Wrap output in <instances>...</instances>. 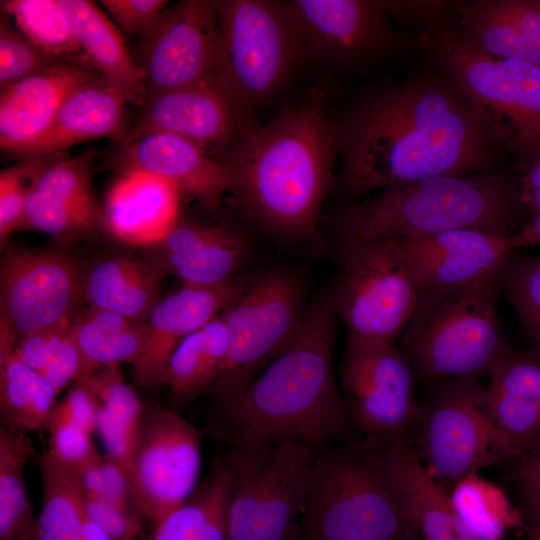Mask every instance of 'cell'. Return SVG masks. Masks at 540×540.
I'll list each match as a JSON object with an SVG mask.
<instances>
[{
	"instance_id": "obj_43",
	"label": "cell",
	"mask_w": 540,
	"mask_h": 540,
	"mask_svg": "<svg viewBox=\"0 0 540 540\" xmlns=\"http://www.w3.org/2000/svg\"><path fill=\"white\" fill-rule=\"evenodd\" d=\"M52 157L27 156L14 166L0 172V247L6 246L13 232L24 226L25 207L32 179L50 162Z\"/></svg>"
},
{
	"instance_id": "obj_33",
	"label": "cell",
	"mask_w": 540,
	"mask_h": 540,
	"mask_svg": "<svg viewBox=\"0 0 540 540\" xmlns=\"http://www.w3.org/2000/svg\"><path fill=\"white\" fill-rule=\"evenodd\" d=\"M391 447L418 534L423 540H450L456 516L451 494L428 473L408 437L391 439Z\"/></svg>"
},
{
	"instance_id": "obj_15",
	"label": "cell",
	"mask_w": 540,
	"mask_h": 540,
	"mask_svg": "<svg viewBox=\"0 0 540 540\" xmlns=\"http://www.w3.org/2000/svg\"><path fill=\"white\" fill-rule=\"evenodd\" d=\"M219 50L218 1L182 0L160 14L131 53L148 96L216 78Z\"/></svg>"
},
{
	"instance_id": "obj_42",
	"label": "cell",
	"mask_w": 540,
	"mask_h": 540,
	"mask_svg": "<svg viewBox=\"0 0 540 540\" xmlns=\"http://www.w3.org/2000/svg\"><path fill=\"white\" fill-rule=\"evenodd\" d=\"M516 313L531 348L540 352V255L512 253L502 277V288Z\"/></svg>"
},
{
	"instance_id": "obj_48",
	"label": "cell",
	"mask_w": 540,
	"mask_h": 540,
	"mask_svg": "<svg viewBox=\"0 0 540 540\" xmlns=\"http://www.w3.org/2000/svg\"><path fill=\"white\" fill-rule=\"evenodd\" d=\"M517 184L528 218L540 215V153L522 165Z\"/></svg>"
},
{
	"instance_id": "obj_28",
	"label": "cell",
	"mask_w": 540,
	"mask_h": 540,
	"mask_svg": "<svg viewBox=\"0 0 540 540\" xmlns=\"http://www.w3.org/2000/svg\"><path fill=\"white\" fill-rule=\"evenodd\" d=\"M128 100L99 75L75 90L64 102L45 135L22 157L52 155L97 138L121 142L128 130Z\"/></svg>"
},
{
	"instance_id": "obj_17",
	"label": "cell",
	"mask_w": 540,
	"mask_h": 540,
	"mask_svg": "<svg viewBox=\"0 0 540 540\" xmlns=\"http://www.w3.org/2000/svg\"><path fill=\"white\" fill-rule=\"evenodd\" d=\"M251 125L249 114L212 78L148 95L121 142L166 132L197 144L221 161Z\"/></svg>"
},
{
	"instance_id": "obj_11",
	"label": "cell",
	"mask_w": 540,
	"mask_h": 540,
	"mask_svg": "<svg viewBox=\"0 0 540 540\" xmlns=\"http://www.w3.org/2000/svg\"><path fill=\"white\" fill-rule=\"evenodd\" d=\"M340 275L332 293L346 341L395 344L416 307L417 290L398 239L337 242Z\"/></svg>"
},
{
	"instance_id": "obj_20",
	"label": "cell",
	"mask_w": 540,
	"mask_h": 540,
	"mask_svg": "<svg viewBox=\"0 0 540 540\" xmlns=\"http://www.w3.org/2000/svg\"><path fill=\"white\" fill-rule=\"evenodd\" d=\"M102 164L118 174L156 177L174 187L181 198L197 200L210 208L218 207L229 192L223 164L197 144L171 133L151 132L116 143Z\"/></svg>"
},
{
	"instance_id": "obj_12",
	"label": "cell",
	"mask_w": 540,
	"mask_h": 540,
	"mask_svg": "<svg viewBox=\"0 0 540 540\" xmlns=\"http://www.w3.org/2000/svg\"><path fill=\"white\" fill-rule=\"evenodd\" d=\"M305 310L302 285L290 272L272 270L242 284L220 313L228 331V351L209 400L245 387L290 343Z\"/></svg>"
},
{
	"instance_id": "obj_49",
	"label": "cell",
	"mask_w": 540,
	"mask_h": 540,
	"mask_svg": "<svg viewBox=\"0 0 540 540\" xmlns=\"http://www.w3.org/2000/svg\"><path fill=\"white\" fill-rule=\"evenodd\" d=\"M510 241L513 251L540 246V215L529 219L517 234L510 237Z\"/></svg>"
},
{
	"instance_id": "obj_22",
	"label": "cell",
	"mask_w": 540,
	"mask_h": 540,
	"mask_svg": "<svg viewBox=\"0 0 540 540\" xmlns=\"http://www.w3.org/2000/svg\"><path fill=\"white\" fill-rule=\"evenodd\" d=\"M99 75L83 57L57 62L1 89V149L23 155L45 135L67 98Z\"/></svg>"
},
{
	"instance_id": "obj_1",
	"label": "cell",
	"mask_w": 540,
	"mask_h": 540,
	"mask_svg": "<svg viewBox=\"0 0 540 540\" xmlns=\"http://www.w3.org/2000/svg\"><path fill=\"white\" fill-rule=\"evenodd\" d=\"M336 126L348 202L429 177L492 169L503 148L445 73L371 92Z\"/></svg>"
},
{
	"instance_id": "obj_18",
	"label": "cell",
	"mask_w": 540,
	"mask_h": 540,
	"mask_svg": "<svg viewBox=\"0 0 540 540\" xmlns=\"http://www.w3.org/2000/svg\"><path fill=\"white\" fill-rule=\"evenodd\" d=\"M306 55L316 61L360 66L398 49L402 38L382 1L289 0Z\"/></svg>"
},
{
	"instance_id": "obj_37",
	"label": "cell",
	"mask_w": 540,
	"mask_h": 540,
	"mask_svg": "<svg viewBox=\"0 0 540 540\" xmlns=\"http://www.w3.org/2000/svg\"><path fill=\"white\" fill-rule=\"evenodd\" d=\"M76 315L20 337L14 352L19 360L39 373L58 393L71 383L98 371L84 357L74 337Z\"/></svg>"
},
{
	"instance_id": "obj_23",
	"label": "cell",
	"mask_w": 540,
	"mask_h": 540,
	"mask_svg": "<svg viewBox=\"0 0 540 540\" xmlns=\"http://www.w3.org/2000/svg\"><path fill=\"white\" fill-rule=\"evenodd\" d=\"M241 286L233 281L216 286L184 284L177 292L160 298L145 320L146 344L131 366L134 383L151 391L165 385L167 367L177 346L219 316Z\"/></svg>"
},
{
	"instance_id": "obj_21",
	"label": "cell",
	"mask_w": 540,
	"mask_h": 540,
	"mask_svg": "<svg viewBox=\"0 0 540 540\" xmlns=\"http://www.w3.org/2000/svg\"><path fill=\"white\" fill-rule=\"evenodd\" d=\"M398 243L418 291L503 276L514 252L510 237L475 229L403 238Z\"/></svg>"
},
{
	"instance_id": "obj_46",
	"label": "cell",
	"mask_w": 540,
	"mask_h": 540,
	"mask_svg": "<svg viewBox=\"0 0 540 540\" xmlns=\"http://www.w3.org/2000/svg\"><path fill=\"white\" fill-rule=\"evenodd\" d=\"M119 28L130 37H140L169 6L167 0H101Z\"/></svg>"
},
{
	"instance_id": "obj_25",
	"label": "cell",
	"mask_w": 540,
	"mask_h": 540,
	"mask_svg": "<svg viewBox=\"0 0 540 540\" xmlns=\"http://www.w3.org/2000/svg\"><path fill=\"white\" fill-rule=\"evenodd\" d=\"M457 14L455 30L475 51L540 65V0H479Z\"/></svg>"
},
{
	"instance_id": "obj_45",
	"label": "cell",
	"mask_w": 540,
	"mask_h": 540,
	"mask_svg": "<svg viewBox=\"0 0 540 540\" xmlns=\"http://www.w3.org/2000/svg\"><path fill=\"white\" fill-rule=\"evenodd\" d=\"M85 513L114 540H143V519L116 504L94 494L84 492Z\"/></svg>"
},
{
	"instance_id": "obj_5",
	"label": "cell",
	"mask_w": 540,
	"mask_h": 540,
	"mask_svg": "<svg viewBox=\"0 0 540 540\" xmlns=\"http://www.w3.org/2000/svg\"><path fill=\"white\" fill-rule=\"evenodd\" d=\"M302 540H414L391 439L364 436L316 453Z\"/></svg>"
},
{
	"instance_id": "obj_41",
	"label": "cell",
	"mask_w": 540,
	"mask_h": 540,
	"mask_svg": "<svg viewBox=\"0 0 540 540\" xmlns=\"http://www.w3.org/2000/svg\"><path fill=\"white\" fill-rule=\"evenodd\" d=\"M1 11L48 56L60 61L84 57L60 0H2Z\"/></svg>"
},
{
	"instance_id": "obj_13",
	"label": "cell",
	"mask_w": 540,
	"mask_h": 540,
	"mask_svg": "<svg viewBox=\"0 0 540 540\" xmlns=\"http://www.w3.org/2000/svg\"><path fill=\"white\" fill-rule=\"evenodd\" d=\"M204 434L181 413L143 402L126 470L137 510L151 527L196 490Z\"/></svg>"
},
{
	"instance_id": "obj_6",
	"label": "cell",
	"mask_w": 540,
	"mask_h": 540,
	"mask_svg": "<svg viewBox=\"0 0 540 540\" xmlns=\"http://www.w3.org/2000/svg\"><path fill=\"white\" fill-rule=\"evenodd\" d=\"M502 277L419 291L398 338L417 380L430 385L490 376L512 351L498 314Z\"/></svg>"
},
{
	"instance_id": "obj_30",
	"label": "cell",
	"mask_w": 540,
	"mask_h": 540,
	"mask_svg": "<svg viewBox=\"0 0 540 540\" xmlns=\"http://www.w3.org/2000/svg\"><path fill=\"white\" fill-rule=\"evenodd\" d=\"M68 14L81 52L91 67L122 92L129 104L141 107L147 96L142 70L120 31L87 0H60Z\"/></svg>"
},
{
	"instance_id": "obj_10",
	"label": "cell",
	"mask_w": 540,
	"mask_h": 540,
	"mask_svg": "<svg viewBox=\"0 0 540 540\" xmlns=\"http://www.w3.org/2000/svg\"><path fill=\"white\" fill-rule=\"evenodd\" d=\"M415 450L449 493L478 471L512 459L491 416L486 385L452 379L427 385L415 425Z\"/></svg>"
},
{
	"instance_id": "obj_7",
	"label": "cell",
	"mask_w": 540,
	"mask_h": 540,
	"mask_svg": "<svg viewBox=\"0 0 540 540\" xmlns=\"http://www.w3.org/2000/svg\"><path fill=\"white\" fill-rule=\"evenodd\" d=\"M413 41L457 85L503 148L525 164L540 153V65L481 54L466 45L446 12L416 24Z\"/></svg>"
},
{
	"instance_id": "obj_9",
	"label": "cell",
	"mask_w": 540,
	"mask_h": 540,
	"mask_svg": "<svg viewBox=\"0 0 540 540\" xmlns=\"http://www.w3.org/2000/svg\"><path fill=\"white\" fill-rule=\"evenodd\" d=\"M216 79L246 112L274 97L306 55L287 1L221 0Z\"/></svg>"
},
{
	"instance_id": "obj_40",
	"label": "cell",
	"mask_w": 540,
	"mask_h": 540,
	"mask_svg": "<svg viewBox=\"0 0 540 540\" xmlns=\"http://www.w3.org/2000/svg\"><path fill=\"white\" fill-rule=\"evenodd\" d=\"M96 430L97 409L93 392L86 378L77 380L69 385L50 418L47 451L78 469L99 454L92 440Z\"/></svg>"
},
{
	"instance_id": "obj_31",
	"label": "cell",
	"mask_w": 540,
	"mask_h": 540,
	"mask_svg": "<svg viewBox=\"0 0 540 540\" xmlns=\"http://www.w3.org/2000/svg\"><path fill=\"white\" fill-rule=\"evenodd\" d=\"M227 351L228 331L220 315L184 338L166 371L168 408L181 413L194 400L207 396L220 375Z\"/></svg>"
},
{
	"instance_id": "obj_3",
	"label": "cell",
	"mask_w": 540,
	"mask_h": 540,
	"mask_svg": "<svg viewBox=\"0 0 540 540\" xmlns=\"http://www.w3.org/2000/svg\"><path fill=\"white\" fill-rule=\"evenodd\" d=\"M325 104L326 91L315 88L271 123L249 126L220 161L246 217L278 238L321 240L320 211L339 155L337 126Z\"/></svg>"
},
{
	"instance_id": "obj_35",
	"label": "cell",
	"mask_w": 540,
	"mask_h": 540,
	"mask_svg": "<svg viewBox=\"0 0 540 540\" xmlns=\"http://www.w3.org/2000/svg\"><path fill=\"white\" fill-rule=\"evenodd\" d=\"M73 333L84 357L97 369L128 363L141 356L147 338L145 321L88 306L75 317Z\"/></svg>"
},
{
	"instance_id": "obj_27",
	"label": "cell",
	"mask_w": 540,
	"mask_h": 540,
	"mask_svg": "<svg viewBox=\"0 0 540 540\" xmlns=\"http://www.w3.org/2000/svg\"><path fill=\"white\" fill-rule=\"evenodd\" d=\"M494 423L512 459L540 442V352L512 350L486 385Z\"/></svg>"
},
{
	"instance_id": "obj_8",
	"label": "cell",
	"mask_w": 540,
	"mask_h": 540,
	"mask_svg": "<svg viewBox=\"0 0 540 540\" xmlns=\"http://www.w3.org/2000/svg\"><path fill=\"white\" fill-rule=\"evenodd\" d=\"M229 540H302L316 452L296 441L245 440L223 449Z\"/></svg>"
},
{
	"instance_id": "obj_32",
	"label": "cell",
	"mask_w": 540,
	"mask_h": 540,
	"mask_svg": "<svg viewBox=\"0 0 540 540\" xmlns=\"http://www.w3.org/2000/svg\"><path fill=\"white\" fill-rule=\"evenodd\" d=\"M229 470L215 456L192 496L151 527L143 540H229Z\"/></svg>"
},
{
	"instance_id": "obj_16",
	"label": "cell",
	"mask_w": 540,
	"mask_h": 540,
	"mask_svg": "<svg viewBox=\"0 0 540 540\" xmlns=\"http://www.w3.org/2000/svg\"><path fill=\"white\" fill-rule=\"evenodd\" d=\"M341 388L349 412L365 436L408 437L420 414L413 367L398 345L345 342Z\"/></svg>"
},
{
	"instance_id": "obj_29",
	"label": "cell",
	"mask_w": 540,
	"mask_h": 540,
	"mask_svg": "<svg viewBox=\"0 0 540 540\" xmlns=\"http://www.w3.org/2000/svg\"><path fill=\"white\" fill-rule=\"evenodd\" d=\"M166 274L146 254H117L85 270L84 301L136 321H145L159 301Z\"/></svg>"
},
{
	"instance_id": "obj_2",
	"label": "cell",
	"mask_w": 540,
	"mask_h": 540,
	"mask_svg": "<svg viewBox=\"0 0 540 540\" xmlns=\"http://www.w3.org/2000/svg\"><path fill=\"white\" fill-rule=\"evenodd\" d=\"M331 294L306 308L286 348L245 387L209 400L205 434L221 448L245 440L296 441L316 453L353 443L356 426L334 372Z\"/></svg>"
},
{
	"instance_id": "obj_39",
	"label": "cell",
	"mask_w": 540,
	"mask_h": 540,
	"mask_svg": "<svg viewBox=\"0 0 540 540\" xmlns=\"http://www.w3.org/2000/svg\"><path fill=\"white\" fill-rule=\"evenodd\" d=\"M58 394L15 354L0 362V424L26 433L47 432Z\"/></svg>"
},
{
	"instance_id": "obj_14",
	"label": "cell",
	"mask_w": 540,
	"mask_h": 540,
	"mask_svg": "<svg viewBox=\"0 0 540 540\" xmlns=\"http://www.w3.org/2000/svg\"><path fill=\"white\" fill-rule=\"evenodd\" d=\"M85 270L58 250L5 246L0 262V326L19 339L75 316L85 302Z\"/></svg>"
},
{
	"instance_id": "obj_34",
	"label": "cell",
	"mask_w": 540,
	"mask_h": 540,
	"mask_svg": "<svg viewBox=\"0 0 540 540\" xmlns=\"http://www.w3.org/2000/svg\"><path fill=\"white\" fill-rule=\"evenodd\" d=\"M34 461L42 478V505L33 540H82L86 513L78 469L47 450Z\"/></svg>"
},
{
	"instance_id": "obj_36",
	"label": "cell",
	"mask_w": 540,
	"mask_h": 540,
	"mask_svg": "<svg viewBox=\"0 0 540 540\" xmlns=\"http://www.w3.org/2000/svg\"><path fill=\"white\" fill-rule=\"evenodd\" d=\"M37 455L26 432L0 424V540H33L37 518L24 468Z\"/></svg>"
},
{
	"instance_id": "obj_4",
	"label": "cell",
	"mask_w": 540,
	"mask_h": 540,
	"mask_svg": "<svg viewBox=\"0 0 540 540\" xmlns=\"http://www.w3.org/2000/svg\"><path fill=\"white\" fill-rule=\"evenodd\" d=\"M528 220L517 180L492 168L382 189L345 204L333 224L337 242H353L457 229L512 237Z\"/></svg>"
},
{
	"instance_id": "obj_47",
	"label": "cell",
	"mask_w": 540,
	"mask_h": 540,
	"mask_svg": "<svg viewBox=\"0 0 540 540\" xmlns=\"http://www.w3.org/2000/svg\"><path fill=\"white\" fill-rule=\"evenodd\" d=\"M513 460L511 480L525 514L540 509V442Z\"/></svg>"
},
{
	"instance_id": "obj_52",
	"label": "cell",
	"mask_w": 540,
	"mask_h": 540,
	"mask_svg": "<svg viewBox=\"0 0 540 540\" xmlns=\"http://www.w3.org/2000/svg\"><path fill=\"white\" fill-rule=\"evenodd\" d=\"M528 519V539L527 540H540V509L526 513Z\"/></svg>"
},
{
	"instance_id": "obj_38",
	"label": "cell",
	"mask_w": 540,
	"mask_h": 540,
	"mask_svg": "<svg viewBox=\"0 0 540 540\" xmlns=\"http://www.w3.org/2000/svg\"><path fill=\"white\" fill-rule=\"evenodd\" d=\"M86 380L95 398L97 430L106 455L126 470L131 442L144 401L125 381L118 366L102 368Z\"/></svg>"
},
{
	"instance_id": "obj_19",
	"label": "cell",
	"mask_w": 540,
	"mask_h": 540,
	"mask_svg": "<svg viewBox=\"0 0 540 540\" xmlns=\"http://www.w3.org/2000/svg\"><path fill=\"white\" fill-rule=\"evenodd\" d=\"M95 153L61 154L32 179L23 229L46 233L62 243L107 233L104 209L93 185Z\"/></svg>"
},
{
	"instance_id": "obj_24",
	"label": "cell",
	"mask_w": 540,
	"mask_h": 540,
	"mask_svg": "<svg viewBox=\"0 0 540 540\" xmlns=\"http://www.w3.org/2000/svg\"><path fill=\"white\" fill-rule=\"evenodd\" d=\"M145 253L167 274L184 284L216 286L232 281L248 252L243 234L223 224H211L181 212L171 231Z\"/></svg>"
},
{
	"instance_id": "obj_51",
	"label": "cell",
	"mask_w": 540,
	"mask_h": 540,
	"mask_svg": "<svg viewBox=\"0 0 540 540\" xmlns=\"http://www.w3.org/2000/svg\"><path fill=\"white\" fill-rule=\"evenodd\" d=\"M82 540H114L86 516Z\"/></svg>"
},
{
	"instance_id": "obj_44",
	"label": "cell",
	"mask_w": 540,
	"mask_h": 540,
	"mask_svg": "<svg viewBox=\"0 0 540 540\" xmlns=\"http://www.w3.org/2000/svg\"><path fill=\"white\" fill-rule=\"evenodd\" d=\"M66 61V60H65ZM60 62L40 50L0 14V90Z\"/></svg>"
},
{
	"instance_id": "obj_50",
	"label": "cell",
	"mask_w": 540,
	"mask_h": 540,
	"mask_svg": "<svg viewBox=\"0 0 540 540\" xmlns=\"http://www.w3.org/2000/svg\"><path fill=\"white\" fill-rule=\"evenodd\" d=\"M456 511V510H455ZM450 540H494L485 533L469 525L457 512Z\"/></svg>"
},
{
	"instance_id": "obj_26",
	"label": "cell",
	"mask_w": 540,
	"mask_h": 540,
	"mask_svg": "<svg viewBox=\"0 0 540 540\" xmlns=\"http://www.w3.org/2000/svg\"><path fill=\"white\" fill-rule=\"evenodd\" d=\"M181 196L167 182L143 173L118 174L103 205L107 233L130 246L146 248L176 224Z\"/></svg>"
}]
</instances>
